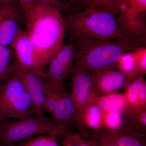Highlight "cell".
Masks as SVG:
<instances>
[{
  "label": "cell",
  "mask_w": 146,
  "mask_h": 146,
  "mask_svg": "<svg viewBox=\"0 0 146 146\" xmlns=\"http://www.w3.org/2000/svg\"><path fill=\"white\" fill-rule=\"evenodd\" d=\"M24 12L25 30L39 66L44 71L64 45L66 33L63 16L52 6L39 3Z\"/></svg>",
  "instance_id": "6da1fadb"
},
{
  "label": "cell",
  "mask_w": 146,
  "mask_h": 146,
  "mask_svg": "<svg viewBox=\"0 0 146 146\" xmlns=\"http://www.w3.org/2000/svg\"><path fill=\"white\" fill-rule=\"evenodd\" d=\"M116 15L113 11L104 7L87 8L68 13L63 18L70 42L91 39L130 42L120 29Z\"/></svg>",
  "instance_id": "7a4b0ae2"
},
{
  "label": "cell",
  "mask_w": 146,
  "mask_h": 146,
  "mask_svg": "<svg viewBox=\"0 0 146 146\" xmlns=\"http://www.w3.org/2000/svg\"><path fill=\"white\" fill-rule=\"evenodd\" d=\"M74 52V67L94 72L115 67L120 56L139 45L126 41L81 39L71 42Z\"/></svg>",
  "instance_id": "3957f363"
},
{
  "label": "cell",
  "mask_w": 146,
  "mask_h": 146,
  "mask_svg": "<svg viewBox=\"0 0 146 146\" xmlns=\"http://www.w3.org/2000/svg\"><path fill=\"white\" fill-rule=\"evenodd\" d=\"M34 115L31 100L23 82L12 68L0 83V123Z\"/></svg>",
  "instance_id": "277c9868"
},
{
  "label": "cell",
  "mask_w": 146,
  "mask_h": 146,
  "mask_svg": "<svg viewBox=\"0 0 146 146\" xmlns=\"http://www.w3.org/2000/svg\"><path fill=\"white\" fill-rule=\"evenodd\" d=\"M65 132L64 127L45 114L0 123V141L10 144L18 143L40 135L63 136Z\"/></svg>",
  "instance_id": "5b68a950"
},
{
  "label": "cell",
  "mask_w": 146,
  "mask_h": 146,
  "mask_svg": "<svg viewBox=\"0 0 146 146\" xmlns=\"http://www.w3.org/2000/svg\"><path fill=\"white\" fill-rule=\"evenodd\" d=\"M146 0H131L118 13L117 22L127 39L140 46L146 42Z\"/></svg>",
  "instance_id": "8992f818"
},
{
  "label": "cell",
  "mask_w": 146,
  "mask_h": 146,
  "mask_svg": "<svg viewBox=\"0 0 146 146\" xmlns=\"http://www.w3.org/2000/svg\"><path fill=\"white\" fill-rule=\"evenodd\" d=\"M23 27L25 14L18 0L0 3V45L11 48Z\"/></svg>",
  "instance_id": "52a82bcc"
},
{
  "label": "cell",
  "mask_w": 146,
  "mask_h": 146,
  "mask_svg": "<svg viewBox=\"0 0 146 146\" xmlns=\"http://www.w3.org/2000/svg\"><path fill=\"white\" fill-rule=\"evenodd\" d=\"M13 70L22 79L31 100L34 115L46 112V82L34 71L20 67L14 61Z\"/></svg>",
  "instance_id": "ba28073f"
},
{
  "label": "cell",
  "mask_w": 146,
  "mask_h": 146,
  "mask_svg": "<svg viewBox=\"0 0 146 146\" xmlns=\"http://www.w3.org/2000/svg\"><path fill=\"white\" fill-rule=\"evenodd\" d=\"M129 82L127 76L115 67L95 71L92 72L91 100L96 97L116 93Z\"/></svg>",
  "instance_id": "9c48e42d"
},
{
  "label": "cell",
  "mask_w": 146,
  "mask_h": 146,
  "mask_svg": "<svg viewBox=\"0 0 146 146\" xmlns=\"http://www.w3.org/2000/svg\"><path fill=\"white\" fill-rule=\"evenodd\" d=\"M71 74L70 95L75 107V120L91 100L92 73L74 67Z\"/></svg>",
  "instance_id": "30bf717a"
},
{
  "label": "cell",
  "mask_w": 146,
  "mask_h": 146,
  "mask_svg": "<svg viewBox=\"0 0 146 146\" xmlns=\"http://www.w3.org/2000/svg\"><path fill=\"white\" fill-rule=\"evenodd\" d=\"M11 48L15 61L20 67L31 70L42 77L44 71L37 61L33 46L25 29L21 30L13 42Z\"/></svg>",
  "instance_id": "8fae6325"
},
{
  "label": "cell",
  "mask_w": 146,
  "mask_h": 146,
  "mask_svg": "<svg viewBox=\"0 0 146 146\" xmlns=\"http://www.w3.org/2000/svg\"><path fill=\"white\" fill-rule=\"evenodd\" d=\"M145 133L131 129L115 132L96 133L92 137L98 142L112 143L116 146H146Z\"/></svg>",
  "instance_id": "7c38bea8"
},
{
  "label": "cell",
  "mask_w": 146,
  "mask_h": 146,
  "mask_svg": "<svg viewBox=\"0 0 146 146\" xmlns=\"http://www.w3.org/2000/svg\"><path fill=\"white\" fill-rule=\"evenodd\" d=\"M75 114V107L70 94L64 89L58 90L57 100L50 114L55 122L64 128L74 120Z\"/></svg>",
  "instance_id": "4fadbf2b"
},
{
  "label": "cell",
  "mask_w": 146,
  "mask_h": 146,
  "mask_svg": "<svg viewBox=\"0 0 146 146\" xmlns=\"http://www.w3.org/2000/svg\"><path fill=\"white\" fill-rule=\"evenodd\" d=\"M123 95L128 107L132 108L146 107V83L142 76L133 79L128 83Z\"/></svg>",
  "instance_id": "5bb4252c"
},
{
  "label": "cell",
  "mask_w": 146,
  "mask_h": 146,
  "mask_svg": "<svg viewBox=\"0 0 146 146\" xmlns=\"http://www.w3.org/2000/svg\"><path fill=\"white\" fill-rule=\"evenodd\" d=\"M71 72L54 56L44 71L43 78L51 87L56 90L64 89L63 82Z\"/></svg>",
  "instance_id": "9a60e30c"
},
{
  "label": "cell",
  "mask_w": 146,
  "mask_h": 146,
  "mask_svg": "<svg viewBox=\"0 0 146 146\" xmlns=\"http://www.w3.org/2000/svg\"><path fill=\"white\" fill-rule=\"evenodd\" d=\"M91 101L99 108L103 113L110 111H118L123 113L128 107L123 94L116 92L96 97Z\"/></svg>",
  "instance_id": "2e32d148"
},
{
  "label": "cell",
  "mask_w": 146,
  "mask_h": 146,
  "mask_svg": "<svg viewBox=\"0 0 146 146\" xmlns=\"http://www.w3.org/2000/svg\"><path fill=\"white\" fill-rule=\"evenodd\" d=\"M103 118L102 112L96 105L91 101L75 120L80 121L86 127L96 132L103 127Z\"/></svg>",
  "instance_id": "e0dca14e"
},
{
  "label": "cell",
  "mask_w": 146,
  "mask_h": 146,
  "mask_svg": "<svg viewBox=\"0 0 146 146\" xmlns=\"http://www.w3.org/2000/svg\"><path fill=\"white\" fill-rule=\"evenodd\" d=\"M133 50L122 55L115 66L116 69L127 76L129 82L140 76L137 69Z\"/></svg>",
  "instance_id": "ac0fdd59"
},
{
  "label": "cell",
  "mask_w": 146,
  "mask_h": 146,
  "mask_svg": "<svg viewBox=\"0 0 146 146\" xmlns=\"http://www.w3.org/2000/svg\"><path fill=\"white\" fill-rule=\"evenodd\" d=\"M14 58L12 48L0 45V83L12 71Z\"/></svg>",
  "instance_id": "d6986e66"
},
{
  "label": "cell",
  "mask_w": 146,
  "mask_h": 146,
  "mask_svg": "<svg viewBox=\"0 0 146 146\" xmlns=\"http://www.w3.org/2000/svg\"><path fill=\"white\" fill-rule=\"evenodd\" d=\"M103 118V127L108 132H115L123 128V113L118 111L104 112Z\"/></svg>",
  "instance_id": "ffe728a7"
},
{
  "label": "cell",
  "mask_w": 146,
  "mask_h": 146,
  "mask_svg": "<svg viewBox=\"0 0 146 146\" xmlns=\"http://www.w3.org/2000/svg\"><path fill=\"white\" fill-rule=\"evenodd\" d=\"M54 56L72 72L74 68V47L72 42H69L68 44L63 45Z\"/></svg>",
  "instance_id": "44dd1931"
},
{
  "label": "cell",
  "mask_w": 146,
  "mask_h": 146,
  "mask_svg": "<svg viewBox=\"0 0 146 146\" xmlns=\"http://www.w3.org/2000/svg\"><path fill=\"white\" fill-rule=\"evenodd\" d=\"M57 136L51 134L35 136L18 143V146H59Z\"/></svg>",
  "instance_id": "7402d4cb"
},
{
  "label": "cell",
  "mask_w": 146,
  "mask_h": 146,
  "mask_svg": "<svg viewBox=\"0 0 146 146\" xmlns=\"http://www.w3.org/2000/svg\"><path fill=\"white\" fill-rule=\"evenodd\" d=\"M62 146H98L99 143L94 138L83 139L81 135L67 132L63 136Z\"/></svg>",
  "instance_id": "603a6c76"
},
{
  "label": "cell",
  "mask_w": 146,
  "mask_h": 146,
  "mask_svg": "<svg viewBox=\"0 0 146 146\" xmlns=\"http://www.w3.org/2000/svg\"><path fill=\"white\" fill-rule=\"evenodd\" d=\"M84 0H53L51 6L60 12L73 13L81 10Z\"/></svg>",
  "instance_id": "cb8c5ba5"
},
{
  "label": "cell",
  "mask_w": 146,
  "mask_h": 146,
  "mask_svg": "<svg viewBox=\"0 0 146 146\" xmlns=\"http://www.w3.org/2000/svg\"><path fill=\"white\" fill-rule=\"evenodd\" d=\"M136 56V65L140 76L146 73V48L140 46L133 50Z\"/></svg>",
  "instance_id": "d4e9b609"
},
{
  "label": "cell",
  "mask_w": 146,
  "mask_h": 146,
  "mask_svg": "<svg viewBox=\"0 0 146 146\" xmlns=\"http://www.w3.org/2000/svg\"><path fill=\"white\" fill-rule=\"evenodd\" d=\"M114 1V0H84L82 9L91 7L108 8Z\"/></svg>",
  "instance_id": "484cf974"
},
{
  "label": "cell",
  "mask_w": 146,
  "mask_h": 146,
  "mask_svg": "<svg viewBox=\"0 0 146 146\" xmlns=\"http://www.w3.org/2000/svg\"><path fill=\"white\" fill-rule=\"evenodd\" d=\"M131 0H114L109 8L118 15L119 11L122 7L126 5Z\"/></svg>",
  "instance_id": "4316f807"
},
{
  "label": "cell",
  "mask_w": 146,
  "mask_h": 146,
  "mask_svg": "<svg viewBox=\"0 0 146 146\" xmlns=\"http://www.w3.org/2000/svg\"><path fill=\"white\" fill-rule=\"evenodd\" d=\"M18 1L24 11L39 3L38 0H18Z\"/></svg>",
  "instance_id": "83f0119b"
},
{
  "label": "cell",
  "mask_w": 146,
  "mask_h": 146,
  "mask_svg": "<svg viewBox=\"0 0 146 146\" xmlns=\"http://www.w3.org/2000/svg\"><path fill=\"white\" fill-rule=\"evenodd\" d=\"M38 3L43 4L51 5L53 0H38Z\"/></svg>",
  "instance_id": "f1b7e54d"
},
{
  "label": "cell",
  "mask_w": 146,
  "mask_h": 146,
  "mask_svg": "<svg viewBox=\"0 0 146 146\" xmlns=\"http://www.w3.org/2000/svg\"><path fill=\"white\" fill-rule=\"evenodd\" d=\"M99 143L98 146H116L112 143L105 142H98Z\"/></svg>",
  "instance_id": "f546056e"
},
{
  "label": "cell",
  "mask_w": 146,
  "mask_h": 146,
  "mask_svg": "<svg viewBox=\"0 0 146 146\" xmlns=\"http://www.w3.org/2000/svg\"><path fill=\"white\" fill-rule=\"evenodd\" d=\"M0 146H18V144H10L0 141Z\"/></svg>",
  "instance_id": "4dcf8cb0"
},
{
  "label": "cell",
  "mask_w": 146,
  "mask_h": 146,
  "mask_svg": "<svg viewBox=\"0 0 146 146\" xmlns=\"http://www.w3.org/2000/svg\"><path fill=\"white\" fill-rule=\"evenodd\" d=\"M16 0H0V3H9L12 2Z\"/></svg>",
  "instance_id": "1f68e13d"
}]
</instances>
